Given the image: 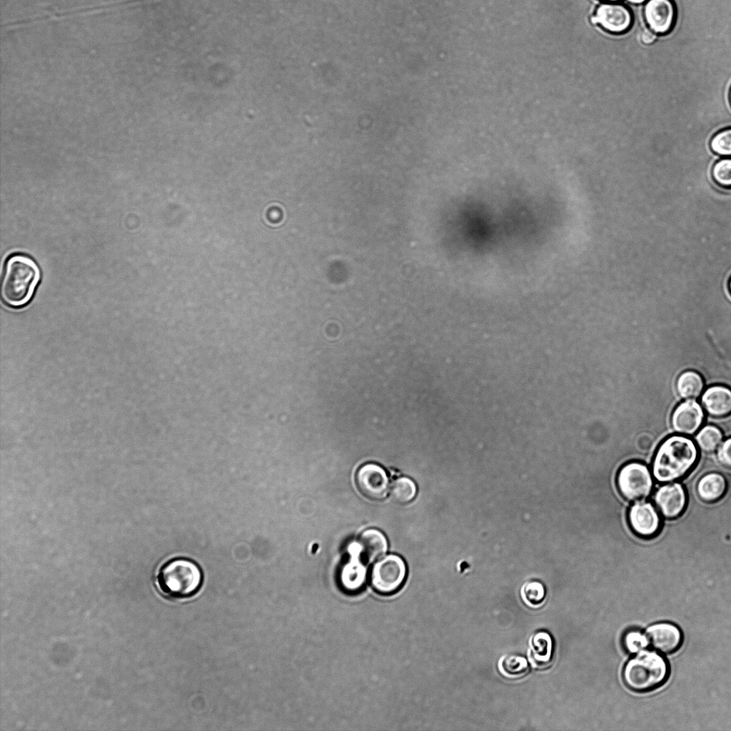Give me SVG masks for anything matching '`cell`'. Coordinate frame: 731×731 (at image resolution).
Segmentation results:
<instances>
[{
  "label": "cell",
  "mask_w": 731,
  "mask_h": 731,
  "mask_svg": "<svg viewBox=\"0 0 731 731\" xmlns=\"http://www.w3.org/2000/svg\"><path fill=\"white\" fill-rule=\"evenodd\" d=\"M711 175L713 181L723 188H731V157L716 161L712 166Z\"/></svg>",
  "instance_id": "23"
},
{
  "label": "cell",
  "mask_w": 731,
  "mask_h": 731,
  "mask_svg": "<svg viewBox=\"0 0 731 731\" xmlns=\"http://www.w3.org/2000/svg\"><path fill=\"white\" fill-rule=\"evenodd\" d=\"M601 1H606V2H619L621 0H601Z\"/></svg>",
  "instance_id": "31"
},
{
  "label": "cell",
  "mask_w": 731,
  "mask_h": 731,
  "mask_svg": "<svg viewBox=\"0 0 731 731\" xmlns=\"http://www.w3.org/2000/svg\"><path fill=\"white\" fill-rule=\"evenodd\" d=\"M553 639L544 630L533 632L528 640V660L535 669L548 667L553 659Z\"/></svg>",
  "instance_id": "15"
},
{
  "label": "cell",
  "mask_w": 731,
  "mask_h": 731,
  "mask_svg": "<svg viewBox=\"0 0 731 731\" xmlns=\"http://www.w3.org/2000/svg\"><path fill=\"white\" fill-rule=\"evenodd\" d=\"M627 1L629 3H631V4H642L644 2H646L647 0H627Z\"/></svg>",
  "instance_id": "30"
},
{
  "label": "cell",
  "mask_w": 731,
  "mask_h": 731,
  "mask_svg": "<svg viewBox=\"0 0 731 731\" xmlns=\"http://www.w3.org/2000/svg\"><path fill=\"white\" fill-rule=\"evenodd\" d=\"M627 520L632 531L638 536L650 538L660 530L661 520L655 507L650 502L636 501L629 509Z\"/></svg>",
  "instance_id": "10"
},
{
  "label": "cell",
  "mask_w": 731,
  "mask_h": 731,
  "mask_svg": "<svg viewBox=\"0 0 731 731\" xmlns=\"http://www.w3.org/2000/svg\"><path fill=\"white\" fill-rule=\"evenodd\" d=\"M591 22L600 24L610 33L622 34L630 28L632 15L629 8L624 4L605 2L598 6L595 14L591 17Z\"/></svg>",
  "instance_id": "7"
},
{
  "label": "cell",
  "mask_w": 731,
  "mask_h": 731,
  "mask_svg": "<svg viewBox=\"0 0 731 731\" xmlns=\"http://www.w3.org/2000/svg\"><path fill=\"white\" fill-rule=\"evenodd\" d=\"M645 635L647 644L657 651L665 654L676 651L682 642L680 630L670 622H658L650 626Z\"/></svg>",
  "instance_id": "13"
},
{
  "label": "cell",
  "mask_w": 731,
  "mask_h": 731,
  "mask_svg": "<svg viewBox=\"0 0 731 731\" xmlns=\"http://www.w3.org/2000/svg\"><path fill=\"white\" fill-rule=\"evenodd\" d=\"M653 500L661 515L667 519H675L684 511L687 495L680 483H667L660 486L654 493Z\"/></svg>",
  "instance_id": "11"
},
{
  "label": "cell",
  "mask_w": 731,
  "mask_h": 731,
  "mask_svg": "<svg viewBox=\"0 0 731 731\" xmlns=\"http://www.w3.org/2000/svg\"><path fill=\"white\" fill-rule=\"evenodd\" d=\"M616 483L620 495L625 499L635 502L646 498L653 487L649 468L637 461L627 463L619 470Z\"/></svg>",
  "instance_id": "5"
},
{
  "label": "cell",
  "mask_w": 731,
  "mask_h": 731,
  "mask_svg": "<svg viewBox=\"0 0 731 731\" xmlns=\"http://www.w3.org/2000/svg\"><path fill=\"white\" fill-rule=\"evenodd\" d=\"M728 288H729L730 293H731V278H730V279L729 281V283H728Z\"/></svg>",
  "instance_id": "32"
},
{
  "label": "cell",
  "mask_w": 731,
  "mask_h": 731,
  "mask_svg": "<svg viewBox=\"0 0 731 731\" xmlns=\"http://www.w3.org/2000/svg\"><path fill=\"white\" fill-rule=\"evenodd\" d=\"M700 404L705 412L716 418L731 415V388L717 384L706 388L700 397Z\"/></svg>",
  "instance_id": "14"
},
{
  "label": "cell",
  "mask_w": 731,
  "mask_h": 731,
  "mask_svg": "<svg viewBox=\"0 0 731 731\" xmlns=\"http://www.w3.org/2000/svg\"><path fill=\"white\" fill-rule=\"evenodd\" d=\"M647 643L645 635L637 631L627 632L624 638V644L630 652H639L643 650Z\"/></svg>",
  "instance_id": "25"
},
{
  "label": "cell",
  "mask_w": 731,
  "mask_h": 731,
  "mask_svg": "<svg viewBox=\"0 0 731 731\" xmlns=\"http://www.w3.org/2000/svg\"><path fill=\"white\" fill-rule=\"evenodd\" d=\"M40 278L36 263L23 255L11 256L6 261L1 283V296L11 306H21L31 298Z\"/></svg>",
  "instance_id": "2"
},
{
  "label": "cell",
  "mask_w": 731,
  "mask_h": 731,
  "mask_svg": "<svg viewBox=\"0 0 731 731\" xmlns=\"http://www.w3.org/2000/svg\"><path fill=\"white\" fill-rule=\"evenodd\" d=\"M643 14L649 29L658 34H665L672 28L676 9L672 0H647Z\"/></svg>",
  "instance_id": "12"
},
{
  "label": "cell",
  "mask_w": 731,
  "mask_h": 731,
  "mask_svg": "<svg viewBox=\"0 0 731 731\" xmlns=\"http://www.w3.org/2000/svg\"><path fill=\"white\" fill-rule=\"evenodd\" d=\"M723 433L720 428L715 425H706L699 430L695 437L698 448L705 452L715 450L722 443Z\"/></svg>",
  "instance_id": "20"
},
{
  "label": "cell",
  "mask_w": 731,
  "mask_h": 731,
  "mask_svg": "<svg viewBox=\"0 0 731 731\" xmlns=\"http://www.w3.org/2000/svg\"><path fill=\"white\" fill-rule=\"evenodd\" d=\"M406 575L403 559L395 555H388L377 560L370 572V583L375 590L389 594L397 590Z\"/></svg>",
  "instance_id": "6"
},
{
  "label": "cell",
  "mask_w": 731,
  "mask_h": 731,
  "mask_svg": "<svg viewBox=\"0 0 731 731\" xmlns=\"http://www.w3.org/2000/svg\"><path fill=\"white\" fill-rule=\"evenodd\" d=\"M716 458L720 465L731 470V437L720 444L717 448Z\"/></svg>",
  "instance_id": "27"
},
{
  "label": "cell",
  "mask_w": 731,
  "mask_h": 731,
  "mask_svg": "<svg viewBox=\"0 0 731 731\" xmlns=\"http://www.w3.org/2000/svg\"><path fill=\"white\" fill-rule=\"evenodd\" d=\"M416 491L414 482L405 477L396 479L390 488L391 498L400 504L410 502L415 498Z\"/></svg>",
  "instance_id": "22"
},
{
  "label": "cell",
  "mask_w": 731,
  "mask_h": 731,
  "mask_svg": "<svg viewBox=\"0 0 731 731\" xmlns=\"http://www.w3.org/2000/svg\"><path fill=\"white\" fill-rule=\"evenodd\" d=\"M657 34L650 29H645L640 36L641 41L644 44L650 45L657 39Z\"/></svg>",
  "instance_id": "29"
},
{
  "label": "cell",
  "mask_w": 731,
  "mask_h": 731,
  "mask_svg": "<svg viewBox=\"0 0 731 731\" xmlns=\"http://www.w3.org/2000/svg\"><path fill=\"white\" fill-rule=\"evenodd\" d=\"M704 388L705 381L702 375L694 370L682 372L676 379V392L684 400L696 399L701 396Z\"/></svg>",
  "instance_id": "18"
},
{
  "label": "cell",
  "mask_w": 731,
  "mask_h": 731,
  "mask_svg": "<svg viewBox=\"0 0 731 731\" xmlns=\"http://www.w3.org/2000/svg\"><path fill=\"white\" fill-rule=\"evenodd\" d=\"M652 438L646 434L640 435L636 442L637 448L641 452H647L652 447Z\"/></svg>",
  "instance_id": "28"
},
{
  "label": "cell",
  "mask_w": 731,
  "mask_h": 731,
  "mask_svg": "<svg viewBox=\"0 0 731 731\" xmlns=\"http://www.w3.org/2000/svg\"><path fill=\"white\" fill-rule=\"evenodd\" d=\"M356 482L361 493L370 500H383L388 492L387 474L383 468L374 463L361 466L357 471Z\"/></svg>",
  "instance_id": "8"
},
{
  "label": "cell",
  "mask_w": 731,
  "mask_h": 731,
  "mask_svg": "<svg viewBox=\"0 0 731 731\" xmlns=\"http://www.w3.org/2000/svg\"><path fill=\"white\" fill-rule=\"evenodd\" d=\"M202 573L196 563L186 558H175L159 569L157 582L161 591L173 599L194 595L202 584Z\"/></svg>",
  "instance_id": "3"
},
{
  "label": "cell",
  "mask_w": 731,
  "mask_h": 731,
  "mask_svg": "<svg viewBox=\"0 0 731 731\" xmlns=\"http://www.w3.org/2000/svg\"><path fill=\"white\" fill-rule=\"evenodd\" d=\"M500 673L508 679H517L524 676L529 670L527 659L518 654H505L498 661Z\"/></svg>",
  "instance_id": "19"
},
{
  "label": "cell",
  "mask_w": 731,
  "mask_h": 731,
  "mask_svg": "<svg viewBox=\"0 0 731 731\" xmlns=\"http://www.w3.org/2000/svg\"><path fill=\"white\" fill-rule=\"evenodd\" d=\"M710 146L715 153L731 157V127L722 129L715 134L710 140Z\"/></svg>",
  "instance_id": "24"
},
{
  "label": "cell",
  "mask_w": 731,
  "mask_h": 731,
  "mask_svg": "<svg viewBox=\"0 0 731 731\" xmlns=\"http://www.w3.org/2000/svg\"><path fill=\"white\" fill-rule=\"evenodd\" d=\"M705 419V410L695 399H688L678 404L672 413L670 424L672 430L679 434L691 435L701 427Z\"/></svg>",
  "instance_id": "9"
},
{
  "label": "cell",
  "mask_w": 731,
  "mask_h": 731,
  "mask_svg": "<svg viewBox=\"0 0 731 731\" xmlns=\"http://www.w3.org/2000/svg\"><path fill=\"white\" fill-rule=\"evenodd\" d=\"M729 100H730V105H731V88H730V92H729Z\"/></svg>",
  "instance_id": "33"
},
{
  "label": "cell",
  "mask_w": 731,
  "mask_h": 731,
  "mask_svg": "<svg viewBox=\"0 0 731 731\" xmlns=\"http://www.w3.org/2000/svg\"><path fill=\"white\" fill-rule=\"evenodd\" d=\"M520 594L523 602L531 608H538L545 601V586L538 580L525 582L521 586Z\"/></svg>",
  "instance_id": "21"
},
{
  "label": "cell",
  "mask_w": 731,
  "mask_h": 731,
  "mask_svg": "<svg viewBox=\"0 0 731 731\" xmlns=\"http://www.w3.org/2000/svg\"><path fill=\"white\" fill-rule=\"evenodd\" d=\"M363 578V573L358 567L349 568L343 575V582L348 589H356L361 585Z\"/></svg>",
  "instance_id": "26"
},
{
  "label": "cell",
  "mask_w": 731,
  "mask_h": 731,
  "mask_svg": "<svg viewBox=\"0 0 731 731\" xmlns=\"http://www.w3.org/2000/svg\"><path fill=\"white\" fill-rule=\"evenodd\" d=\"M698 450L692 439L685 435L665 438L655 454L652 472L660 483H670L684 477L695 465Z\"/></svg>",
  "instance_id": "1"
},
{
  "label": "cell",
  "mask_w": 731,
  "mask_h": 731,
  "mask_svg": "<svg viewBox=\"0 0 731 731\" xmlns=\"http://www.w3.org/2000/svg\"><path fill=\"white\" fill-rule=\"evenodd\" d=\"M666 660L655 652L642 650L630 659L622 673L625 685L636 692H648L661 686L667 679Z\"/></svg>",
  "instance_id": "4"
},
{
  "label": "cell",
  "mask_w": 731,
  "mask_h": 731,
  "mask_svg": "<svg viewBox=\"0 0 731 731\" xmlns=\"http://www.w3.org/2000/svg\"><path fill=\"white\" fill-rule=\"evenodd\" d=\"M727 482L723 475L710 472L703 475L697 481L696 492L698 498L705 503H715L726 493Z\"/></svg>",
  "instance_id": "16"
},
{
  "label": "cell",
  "mask_w": 731,
  "mask_h": 731,
  "mask_svg": "<svg viewBox=\"0 0 731 731\" xmlns=\"http://www.w3.org/2000/svg\"><path fill=\"white\" fill-rule=\"evenodd\" d=\"M358 544L363 556L370 562L383 557L388 549L385 535L376 529L363 531L359 537Z\"/></svg>",
  "instance_id": "17"
}]
</instances>
